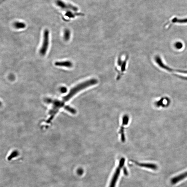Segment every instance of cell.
Listing matches in <instances>:
<instances>
[{"instance_id": "6da1fadb", "label": "cell", "mask_w": 187, "mask_h": 187, "mask_svg": "<svg viewBox=\"0 0 187 187\" xmlns=\"http://www.w3.org/2000/svg\"><path fill=\"white\" fill-rule=\"evenodd\" d=\"M98 83V81L95 79H91L88 80L83 83L77 85L71 89L68 94L64 97L61 101H59L62 107L63 106L65 102H68L74 96L84 89L91 86L95 85Z\"/></svg>"}, {"instance_id": "7a4b0ae2", "label": "cell", "mask_w": 187, "mask_h": 187, "mask_svg": "<svg viewBox=\"0 0 187 187\" xmlns=\"http://www.w3.org/2000/svg\"><path fill=\"white\" fill-rule=\"evenodd\" d=\"M125 159L124 158H122L120 160L119 165L116 170L114 174L113 175L112 180L109 187H115L118 179L121 172V168L124 165Z\"/></svg>"}, {"instance_id": "3957f363", "label": "cell", "mask_w": 187, "mask_h": 187, "mask_svg": "<svg viewBox=\"0 0 187 187\" xmlns=\"http://www.w3.org/2000/svg\"><path fill=\"white\" fill-rule=\"evenodd\" d=\"M49 31L46 30L43 33V41L40 50V53L42 55H45L48 49L49 45Z\"/></svg>"}, {"instance_id": "277c9868", "label": "cell", "mask_w": 187, "mask_h": 187, "mask_svg": "<svg viewBox=\"0 0 187 187\" xmlns=\"http://www.w3.org/2000/svg\"><path fill=\"white\" fill-rule=\"evenodd\" d=\"M56 3L58 6L64 9L70 10L74 11H77L79 10L77 7L64 3L61 0H57Z\"/></svg>"}, {"instance_id": "5b68a950", "label": "cell", "mask_w": 187, "mask_h": 187, "mask_svg": "<svg viewBox=\"0 0 187 187\" xmlns=\"http://www.w3.org/2000/svg\"><path fill=\"white\" fill-rule=\"evenodd\" d=\"M187 177V171L173 178L171 180V183L172 184H175Z\"/></svg>"}, {"instance_id": "8992f818", "label": "cell", "mask_w": 187, "mask_h": 187, "mask_svg": "<svg viewBox=\"0 0 187 187\" xmlns=\"http://www.w3.org/2000/svg\"><path fill=\"white\" fill-rule=\"evenodd\" d=\"M140 167H144L146 168L151 169L153 170H156L158 168V167L156 165L152 163H139V162H135Z\"/></svg>"}, {"instance_id": "52a82bcc", "label": "cell", "mask_w": 187, "mask_h": 187, "mask_svg": "<svg viewBox=\"0 0 187 187\" xmlns=\"http://www.w3.org/2000/svg\"><path fill=\"white\" fill-rule=\"evenodd\" d=\"M55 66L59 67H63L68 68L72 67L73 66L72 62L69 61H57L55 62Z\"/></svg>"}, {"instance_id": "ba28073f", "label": "cell", "mask_w": 187, "mask_h": 187, "mask_svg": "<svg viewBox=\"0 0 187 187\" xmlns=\"http://www.w3.org/2000/svg\"><path fill=\"white\" fill-rule=\"evenodd\" d=\"M14 26L16 28L23 29L25 28L26 24L23 22H16L14 23Z\"/></svg>"}, {"instance_id": "9c48e42d", "label": "cell", "mask_w": 187, "mask_h": 187, "mask_svg": "<svg viewBox=\"0 0 187 187\" xmlns=\"http://www.w3.org/2000/svg\"><path fill=\"white\" fill-rule=\"evenodd\" d=\"M70 37V31L68 29H66L64 31V37L65 41H68Z\"/></svg>"}, {"instance_id": "30bf717a", "label": "cell", "mask_w": 187, "mask_h": 187, "mask_svg": "<svg viewBox=\"0 0 187 187\" xmlns=\"http://www.w3.org/2000/svg\"><path fill=\"white\" fill-rule=\"evenodd\" d=\"M65 109L66 110L68 111V112L72 113V114H75L77 113V111L75 109L71 108L70 106H65Z\"/></svg>"}, {"instance_id": "8fae6325", "label": "cell", "mask_w": 187, "mask_h": 187, "mask_svg": "<svg viewBox=\"0 0 187 187\" xmlns=\"http://www.w3.org/2000/svg\"><path fill=\"white\" fill-rule=\"evenodd\" d=\"M19 155V153L17 151H14L13 152L11 155L8 157V161H10L13 158Z\"/></svg>"}, {"instance_id": "7c38bea8", "label": "cell", "mask_w": 187, "mask_h": 187, "mask_svg": "<svg viewBox=\"0 0 187 187\" xmlns=\"http://www.w3.org/2000/svg\"><path fill=\"white\" fill-rule=\"evenodd\" d=\"M175 46L177 49H181L182 48L183 44L181 42H177L175 44Z\"/></svg>"}, {"instance_id": "4fadbf2b", "label": "cell", "mask_w": 187, "mask_h": 187, "mask_svg": "<svg viewBox=\"0 0 187 187\" xmlns=\"http://www.w3.org/2000/svg\"><path fill=\"white\" fill-rule=\"evenodd\" d=\"M84 171L82 168H79L77 171L78 174L79 175H82L83 174Z\"/></svg>"}, {"instance_id": "5bb4252c", "label": "cell", "mask_w": 187, "mask_h": 187, "mask_svg": "<svg viewBox=\"0 0 187 187\" xmlns=\"http://www.w3.org/2000/svg\"><path fill=\"white\" fill-rule=\"evenodd\" d=\"M60 90L62 93H65L67 91V89L65 87H62Z\"/></svg>"}, {"instance_id": "9a60e30c", "label": "cell", "mask_w": 187, "mask_h": 187, "mask_svg": "<svg viewBox=\"0 0 187 187\" xmlns=\"http://www.w3.org/2000/svg\"><path fill=\"white\" fill-rule=\"evenodd\" d=\"M123 171L124 174L126 176L128 175V172L126 168H124Z\"/></svg>"}]
</instances>
